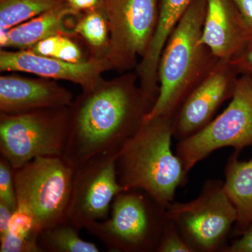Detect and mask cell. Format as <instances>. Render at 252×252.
Segmentation results:
<instances>
[{"label": "cell", "mask_w": 252, "mask_h": 252, "mask_svg": "<svg viewBox=\"0 0 252 252\" xmlns=\"http://www.w3.org/2000/svg\"><path fill=\"white\" fill-rule=\"evenodd\" d=\"M39 233L32 217L17 207L6 234L0 238V252H41Z\"/></svg>", "instance_id": "cell-20"}, {"label": "cell", "mask_w": 252, "mask_h": 252, "mask_svg": "<svg viewBox=\"0 0 252 252\" xmlns=\"http://www.w3.org/2000/svg\"><path fill=\"white\" fill-rule=\"evenodd\" d=\"M230 63L240 75L245 74L252 77V36Z\"/></svg>", "instance_id": "cell-25"}, {"label": "cell", "mask_w": 252, "mask_h": 252, "mask_svg": "<svg viewBox=\"0 0 252 252\" xmlns=\"http://www.w3.org/2000/svg\"><path fill=\"white\" fill-rule=\"evenodd\" d=\"M166 208L140 189L118 194L111 216L85 228L116 252H157L167 222Z\"/></svg>", "instance_id": "cell-4"}, {"label": "cell", "mask_w": 252, "mask_h": 252, "mask_svg": "<svg viewBox=\"0 0 252 252\" xmlns=\"http://www.w3.org/2000/svg\"><path fill=\"white\" fill-rule=\"evenodd\" d=\"M117 154L99 156L75 169L66 219L79 229L106 220L114 198L126 190L118 180Z\"/></svg>", "instance_id": "cell-10"}, {"label": "cell", "mask_w": 252, "mask_h": 252, "mask_svg": "<svg viewBox=\"0 0 252 252\" xmlns=\"http://www.w3.org/2000/svg\"><path fill=\"white\" fill-rule=\"evenodd\" d=\"M79 229L65 219L41 230L37 238L41 252H99L97 245L83 240Z\"/></svg>", "instance_id": "cell-19"}, {"label": "cell", "mask_w": 252, "mask_h": 252, "mask_svg": "<svg viewBox=\"0 0 252 252\" xmlns=\"http://www.w3.org/2000/svg\"><path fill=\"white\" fill-rule=\"evenodd\" d=\"M14 212L9 205L0 201V238L6 234Z\"/></svg>", "instance_id": "cell-28"}, {"label": "cell", "mask_w": 252, "mask_h": 252, "mask_svg": "<svg viewBox=\"0 0 252 252\" xmlns=\"http://www.w3.org/2000/svg\"><path fill=\"white\" fill-rule=\"evenodd\" d=\"M77 14L63 4L25 21L7 31H0L1 49L30 50L39 41L56 34L75 36Z\"/></svg>", "instance_id": "cell-15"}, {"label": "cell", "mask_w": 252, "mask_h": 252, "mask_svg": "<svg viewBox=\"0 0 252 252\" xmlns=\"http://www.w3.org/2000/svg\"><path fill=\"white\" fill-rule=\"evenodd\" d=\"M166 215L195 252H221L237 221L236 210L218 180L206 181L193 200L172 202Z\"/></svg>", "instance_id": "cell-7"}, {"label": "cell", "mask_w": 252, "mask_h": 252, "mask_svg": "<svg viewBox=\"0 0 252 252\" xmlns=\"http://www.w3.org/2000/svg\"><path fill=\"white\" fill-rule=\"evenodd\" d=\"M252 31V0H233Z\"/></svg>", "instance_id": "cell-29"}, {"label": "cell", "mask_w": 252, "mask_h": 252, "mask_svg": "<svg viewBox=\"0 0 252 252\" xmlns=\"http://www.w3.org/2000/svg\"><path fill=\"white\" fill-rule=\"evenodd\" d=\"M168 220V219H167ZM157 252H195L171 220H167Z\"/></svg>", "instance_id": "cell-24"}, {"label": "cell", "mask_w": 252, "mask_h": 252, "mask_svg": "<svg viewBox=\"0 0 252 252\" xmlns=\"http://www.w3.org/2000/svg\"><path fill=\"white\" fill-rule=\"evenodd\" d=\"M0 201L9 205L14 211L17 208L14 170L4 158L0 157Z\"/></svg>", "instance_id": "cell-23"}, {"label": "cell", "mask_w": 252, "mask_h": 252, "mask_svg": "<svg viewBox=\"0 0 252 252\" xmlns=\"http://www.w3.org/2000/svg\"><path fill=\"white\" fill-rule=\"evenodd\" d=\"M157 97L141 89L135 72L102 78L74 99L63 158L77 169L99 156L118 153L139 130Z\"/></svg>", "instance_id": "cell-1"}, {"label": "cell", "mask_w": 252, "mask_h": 252, "mask_svg": "<svg viewBox=\"0 0 252 252\" xmlns=\"http://www.w3.org/2000/svg\"><path fill=\"white\" fill-rule=\"evenodd\" d=\"M239 76L230 61L218 60L172 117L174 137L185 140L211 122L220 106L231 99Z\"/></svg>", "instance_id": "cell-11"}, {"label": "cell", "mask_w": 252, "mask_h": 252, "mask_svg": "<svg viewBox=\"0 0 252 252\" xmlns=\"http://www.w3.org/2000/svg\"><path fill=\"white\" fill-rule=\"evenodd\" d=\"M70 122V107L21 114L0 113V154L14 170L38 157H63Z\"/></svg>", "instance_id": "cell-5"}, {"label": "cell", "mask_w": 252, "mask_h": 252, "mask_svg": "<svg viewBox=\"0 0 252 252\" xmlns=\"http://www.w3.org/2000/svg\"><path fill=\"white\" fill-rule=\"evenodd\" d=\"M207 0H193L167 39L158 67V94L144 121L173 117L218 61L200 42Z\"/></svg>", "instance_id": "cell-3"}, {"label": "cell", "mask_w": 252, "mask_h": 252, "mask_svg": "<svg viewBox=\"0 0 252 252\" xmlns=\"http://www.w3.org/2000/svg\"><path fill=\"white\" fill-rule=\"evenodd\" d=\"M237 236L239 238L227 245L221 252H252V221Z\"/></svg>", "instance_id": "cell-26"}, {"label": "cell", "mask_w": 252, "mask_h": 252, "mask_svg": "<svg viewBox=\"0 0 252 252\" xmlns=\"http://www.w3.org/2000/svg\"><path fill=\"white\" fill-rule=\"evenodd\" d=\"M72 31L76 37L85 42L89 57L105 58L110 32L103 9L91 10L78 14Z\"/></svg>", "instance_id": "cell-18"}, {"label": "cell", "mask_w": 252, "mask_h": 252, "mask_svg": "<svg viewBox=\"0 0 252 252\" xmlns=\"http://www.w3.org/2000/svg\"><path fill=\"white\" fill-rule=\"evenodd\" d=\"M252 145V77L240 74L228 107L202 130L178 141L176 154L189 173L199 162L218 149L240 152Z\"/></svg>", "instance_id": "cell-8"}, {"label": "cell", "mask_w": 252, "mask_h": 252, "mask_svg": "<svg viewBox=\"0 0 252 252\" xmlns=\"http://www.w3.org/2000/svg\"><path fill=\"white\" fill-rule=\"evenodd\" d=\"M30 50L36 54L69 63H81L89 59L84 57L81 46L76 41V36L65 34L49 36L38 42Z\"/></svg>", "instance_id": "cell-22"}, {"label": "cell", "mask_w": 252, "mask_h": 252, "mask_svg": "<svg viewBox=\"0 0 252 252\" xmlns=\"http://www.w3.org/2000/svg\"><path fill=\"white\" fill-rule=\"evenodd\" d=\"M252 36L233 0H207L200 42L216 59L230 61Z\"/></svg>", "instance_id": "cell-14"}, {"label": "cell", "mask_w": 252, "mask_h": 252, "mask_svg": "<svg viewBox=\"0 0 252 252\" xmlns=\"http://www.w3.org/2000/svg\"><path fill=\"white\" fill-rule=\"evenodd\" d=\"M193 0H161L155 34L135 69L141 89L151 95L158 94V67L167 39Z\"/></svg>", "instance_id": "cell-16"}, {"label": "cell", "mask_w": 252, "mask_h": 252, "mask_svg": "<svg viewBox=\"0 0 252 252\" xmlns=\"http://www.w3.org/2000/svg\"><path fill=\"white\" fill-rule=\"evenodd\" d=\"M66 4L64 0H0V31Z\"/></svg>", "instance_id": "cell-21"}, {"label": "cell", "mask_w": 252, "mask_h": 252, "mask_svg": "<svg viewBox=\"0 0 252 252\" xmlns=\"http://www.w3.org/2000/svg\"><path fill=\"white\" fill-rule=\"evenodd\" d=\"M173 137L172 117L144 121L118 152L116 161L118 180L126 190H144L165 208L188 182L189 173L172 152Z\"/></svg>", "instance_id": "cell-2"}, {"label": "cell", "mask_w": 252, "mask_h": 252, "mask_svg": "<svg viewBox=\"0 0 252 252\" xmlns=\"http://www.w3.org/2000/svg\"><path fill=\"white\" fill-rule=\"evenodd\" d=\"M112 70L105 58L89 57L83 62L73 63L34 54L31 50L1 49V72H24L53 80L67 81L86 89L102 79V74Z\"/></svg>", "instance_id": "cell-12"}, {"label": "cell", "mask_w": 252, "mask_h": 252, "mask_svg": "<svg viewBox=\"0 0 252 252\" xmlns=\"http://www.w3.org/2000/svg\"><path fill=\"white\" fill-rule=\"evenodd\" d=\"M72 93L53 79L16 74L0 76V113L21 114L37 109L71 107Z\"/></svg>", "instance_id": "cell-13"}, {"label": "cell", "mask_w": 252, "mask_h": 252, "mask_svg": "<svg viewBox=\"0 0 252 252\" xmlns=\"http://www.w3.org/2000/svg\"><path fill=\"white\" fill-rule=\"evenodd\" d=\"M239 153L228 158L224 170L223 189L237 212L235 235L248 227L252 221V158L239 160Z\"/></svg>", "instance_id": "cell-17"}, {"label": "cell", "mask_w": 252, "mask_h": 252, "mask_svg": "<svg viewBox=\"0 0 252 252\" xmlns=\"http://www.w3.org/2000/svg\"><path fill=\"white\" fill-rule=\"evenodd\" d=\"M69 9L79 14L91 10L102 9L105 0H64Z\"/></svg>", "instance_id": "cell-27"}, {"label": "cell", "mask_w": 252, "mask_h": 252, "mask_svg": "<svg viewBox=\"0 0 252 252\" xmlns=\"http://www.w3.org/2000/svg\"><path fill=\"white\" fill-rule=\"evenodd\" d=\"M75 168L63 157H38L14 170L18 208L39 231L65 220Z\"/></svg>", "instance_id": "cell-6"}, {"label": "cell", "mask_w": 252, "mask_h": 252, "mask_svg": "<svg viewBox=\"0 0 252 252\" xmlns=\"http://www.w3.org/2000/svg\"><path fill=\"white\" fill-rule=\"evenodd\" d=\"M161 0H105L110 38L106 55L112 70L136 69L153 39Z\"/></svg>", "instance_id": "cell-9"}]
</instances>
